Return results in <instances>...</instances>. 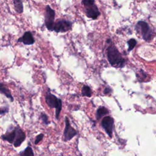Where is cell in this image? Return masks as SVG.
Masks as SVG:
<instances>
[{
	"instance_id": "6da1fadb",
	"label": "cell",
	"mask_w": 156,
	"mask_h": 156,
	"mask_svg": "<svg viewBox=\"0 0 156 156\" xmlns=\"http://www.w3.org/2000/svg\"><path fill=\"white\" fill-rule=\"evenodd\" d=\"M107 55L108 60L111 65L119 68H122L124 66L125 61L124 58L113 43L108 47L107 49Z\"/></svg>"
},
{
	"instance_id": "7a4b0ae2",
	"label": "cell",
	"mask_w": 156,
	"mask_h": 156,
	"mask_svg": "<svg viewBox=\"0 0 156 156\" xmlns=\"http://www.w3.org/2000/svg\"><path fill=\"white\" fill-rule=\"evenodd\" d=\"M45 101L47 105L50 108H55V117L57 119H58L62 106L61 99L57 98L55 95L51 94L50 93H48L45 98Z\"/></svg>"
},
{
	"instance_id": "3957f363",
	"label": "cell",
	"mask_w": 156,
	"mask_h": 156,
	"mask_svg": "<svg viewBox=\"0 0 156 156\" xmlns=\"http://www.w3.org/2000/svg\"><path fill=\"white\" fill-rule=\"evenodd\" d=\"M137 32H140L145 41H150L153 37V31L150 28L149 24L144 21H140L135 26Z\"/></svg>"
},
{
	"instance_id": "277c9868",
	"label": "cell",
	"mask_w": 156,
	"mask_h": 156,
	"mask_svg": "<svg viewBox=\"0 0 156 156\" xmlns=\"http://www.w3.org/2000/svg\"><path fill=\"white\" fill-rule=\"evenodd\" d=\"M55 14V11L51 9L49 5H47L46 7V12L44 15V23L46 27L50 31L53 30Z\"/></svg>"
},
{
	"instance_id": "5b68a950",
	"label": "cell",
	"mask_w": 156,
	"mask_h": 156,
	"mask_svg": "<svg viewBox=\"0 0 156 156\" xmlns=\"http://www.w3.org/2000/svg\"><path fill=\"white\" fill-rule=\"evenodd\" d=\"M72 27V23L65 20H61L54 24L53 30L55 32H65L69 30Z\"/></svg>"
},
{
	"instance_id": "8992f818",
	"label": "cell",
	"mask_w": 156,
	"mask_h": 156,
	"mask_svg": "<svg viewBox=\"0 0 156 156\" xmlns=\"http://www.w3.org/2000/svg\"><path fill=\"white\" fill-rule=\"evenodd\" d=\"M101 125L108 136L112 137L114 125V120L113 118L109 116L104 117L102 120Z\"/></svg>"
},
{
	"instance_id": "52a82bcc",
	"label": "cell",
	"mask_w": 156,
	"mask_h": 156,
	"mask_svg": "<svg viewBox=\"0 0 156 156\" xmlns=\"http://www.w3.org/2000/svg\"><path fill=\"white\" fill-rule=\"evenodd\" d=\"M65 127L63 132V136H64V141H67L72 139L76 134V130L71 127L69 124V119L67 117H65Z\"/></svg>"
},
{
	"instance_id": "ba28073f",
	"label": "cell",
	"mask_w": 156,
	"mask_h": 156,
	"mask_svg": "<svg viewBox=\"0 0 156 156\" xmlns=\"http://www.w3.org/2000/svg\"><path fill=\"white\" fill-rule=\"evenodd\" d=\"M85 14L88 18H90L93 20H96L100 15V12L94 3L85 6Z\"/></svg>"
},
{
	"instance_id": "9c48e42d",
	"label": "cell",
	"mask_w": 156,
	"mask_h": 156,
	"mask_svg": "<svg viewBox=\"0 0 156 156\" xmlns=\"http://www.w3.org/2000/svg\"><path fill=\"white\" fill-rule=\"evenodd\" d=\"M15 128L16 130V137L13 142V145L15 147H18L26 139V134L20 127H15Z\"/></svg>"
},
{
	"instance_id": "30bf717a",
	"label": "cell",
	"mask_w": 156,
	"mask_h": 156,
	"mask_svg": "<svg viewBox=\"0 0 156 156\" xmlns=\"http://www.w3.org/2000/svg\"><path fill=\"white\" fill-rule=\"evenodd\" d=\"M17 42H22L26 45H31L34 43L35 40L32 33L30 31H27L24 34L23 37L18 39Z\"/></svg>"
},
{
	"instance_id": "8fae6325",
	"label": "cell",
	"mask_w": 156,
	"mask_h": 156,
	"mask_svg": "<svg viewBox=\"0 0 156 156\" xmlns=\"http://www.w3.org/2000/svg\"><path fill=\"white\" fill-rule=\"evenodd\" d=\"M16 137V130L15 128H14L13 130L7 131L6 133L2 135L1 136V138L2 140L7 141L10 143H13Z\"/></svg>"
},
{
	"instance_id": "7c38bea8",
	"label": "cell",
	"mask_w": 156,
	"mask_h": 156,
	"mask_svg": "<svg viewBox=\"0 0 156 156\" xmlns=\"http://www.w3.org/2000/svg\"><path fill=\"white\" fill-rule=\"evenodd\" d=\"M0 93L4 94L7 98H9V99H10V101L12 102H13L14 101V99L11 94V92L10 91V90L7 88L2 83L0 82Z\"/></svg>"
},
{
	"instance_id": "4fadbf2b",
	"label": "cell",
	"mask_w": 156,
	"mask_h": 156,
	"mask_svg": "<svg viewBox=\"0 0 156 156\" xmlns=\"http://www.w3.org/2000/svg\"><path fill=\"white\" fill-rule=\"evenodd\" d=\"M15 11L18 13H21L23 12V4L22 0H13Z\"/></svg>"
},
{
	"instance_id": "5bb4252c",
	"label": "cell",
	"mask_w": 156,
	"mask_h": 156,
	"mask_svg": "<svg viewBox=\"0 0 156 156\" xmlns=\"http://www.w3.org/2000/svg\"><path fill=\"white\" fill-rule=\"evenodd\" d=\"M108 113V110L105 107H100L96 112V118L99 119Z\"/></svg>"
},
{
	"instance_id": "9a60e30c",
	"label": "cell",
	"mask_w": 156,
	"mask_h": 156,
	"mask_svg": "<svg viewBox=\"0 0 156 156\" xmlns=\"http://www.w3.org/2000/svg\"><path fill=\"white\" fill-rule=\"evenodd\" d=\"M91 94H92V91L91 88L87 85H84L82 88V95L83 96L90 97Z\"/></svg>"
},
{
	"instance_id": "2e32d148",
	"label": "cell",
	"mask_w": 156,
	"mask_h": 156,
	"mask_svg": "<svg viewBox=\"0 0 156 156\" xmlns=\"http://www.w3.org/2000/svg\"><path fill=\"white\" fill-rule=\"evenodd\" d=\"M20 155L23 156H30V155H34V153L33 152L32 149L30 146H27L23 151L19 153Z\"/></svg>"
},
{
	"instance_id": "e0dca14e",
	"label": "cell",
	"mask_w": 156,
	"mask_h": 156,
	"mask_svg": "<svg viewBox=\"0 0 156 156\" xmlns=\"http://www.w3.org/2000/svg\"><path fill=\"white\" fill-rule=\"evenodd\" d=\"M127 44H128V51H132L134 47L136 46V41L135 40V39L134 38H131L128 41H127Z\"/></svg>"
},
{
	"instance_id": "ac0fdd59",
	"label": "cell",
	"mask_w": 156,
	"mask_h": 156,
	"mask_svg": "<svg viewBox=\"0 0 156 156\" xmlns=\"http://www.w3.org/2000/svg\"><path fill=\"white\" fill-rule=\"evenodd\" d=\"M40 118L42 119L43 122L45 124H49V121L48 120V116L44 113H41L40 114Z\"/></svg>"
},
{
	"instance_id": "d6986e66",
	"label": "cell",
	"mask_w": 156,
	"mask_h": 156,
	"mask_svg": "<svg viewBox=\"0 0 156 156\" xmlns=\"http://www.w3.org/2000/svg\"><path fill=\"white\" fill-rule=\"evenodd\" d=\"M43 136H44V135L43 133H40L39 135H38L35 138V142H34L35 144H37L40 141H41L43 140Z\"/></svg>"
},
{
	"instance_id": "ffe728a7",
	"label": "cell",
	"mask_w": 156,
	"mask_h": 156,
	"mask_svg": "<svg viewBox=\"0 0 156 156\" xmlns=\"http://www.w3.org/2000/svg\"><path fill=\"white\" fill-rule=\"evenodd\" d=\"M95 0H82V2L84 6H87L94 3Z\"/></svg>"
},
{
	"instance_id": "44dd1931",
	"label": "cell",
	"mask_w": 156,
	"mask_h": 156,
	"mask_svg": "<svg viewBox=\"0 0 156 156\" xmlns=\"http://www.w3.org/2000/svg\"><path fill=\"white\" fill-rule=\"evenodd\" d=\"M8 111H9V109L7 107L1 108H0V115L7 113V112H8Z\"/></svg>"
},
{
	"instance_id": "7402d4cb",
	"label": "cell",
	"mask_w": 156,
	"mask_h": 156,
	"mask_svg": "<svg viewBox=\"0 0 156 156\" xmlns=\"http://www.w3.org/2000/svg\"><path fill=\"white\" fill-rule=\"evenodd\" d=\"M110 89L108 88H106L104 90V93H105V94L110 93Z\"/></svg>"
}]
</instances>
